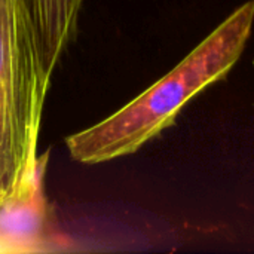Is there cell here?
<instances>
[{
  "mask_svg": "<svg viewBox=\"0 0 254 254\" xmlns=\"http://www.w3.org/2000/svg\"><path fill=\"white\" fill-rule=\"evenodd\" d=\"M254 0L237 7L173 70L106 119L65 138L73 161L97 165L140 150L174 125L183 107L222 80L252 36Z\"/></svg>",
  "mask_w": 254,
  "mask_h": 254,
  "instance_id": "1",
  "label": "cell"
},
{
  "mask_svg": "<svg viewBox=\"0 0 254 254\" xmlns=\"http://www.w3.org/2000/svg\"><path fill=\"white\" fill-rule=\"evenodd\" d=\"M253 63H254V61H253Z\"/></svg>",
  "mask_w": 254,
  "mask_h": 254,
  "instance_id": "5",
  "label": "cell"
},
{
  "mask_svg": "<svg viewBox=\"0 0 254 254\" xmlns=\"http://www.w3.org/2000/svg\"><path fill=\"white\" fill-rule=\"evenodd\" d=\"M28 18L43 73L51 80L74 40L83 0H19Z\"/></svg>",
  "mask_w": 254,
  "mask_h": 254,
  "instance_id": "4",
  "label": "cell"
},
{
  "mask_svg": "<svg viewBox=\"0 0 254 254\" xmlns=\"http://www.w3.org/2000/svg\"><path fill=\"white\" fill-rule=\"evenodd\" d=\"M46 79L19 0H0V202L36 173Z\"/></svg>",
  "mask_w": 254,
  "mask_h": 254,
  "instance_id": "2",
  "label": "cell"
},
{
  "mask_svg": "<svg viewBox=\"0 0 254 254\" xmlns=\"http://www.w3.org/2000/svg\"><path fill=\"white\" fill-rule=\"evenodd\" d=\"M49 153H42L33 177L0 202V252H36L48 237L43 177Z\"/></svg>",
  "mask_w": 254,
  "mask_h": 254,
  "instance_id": "3",
  "label": "cell"
}]
</instances>
